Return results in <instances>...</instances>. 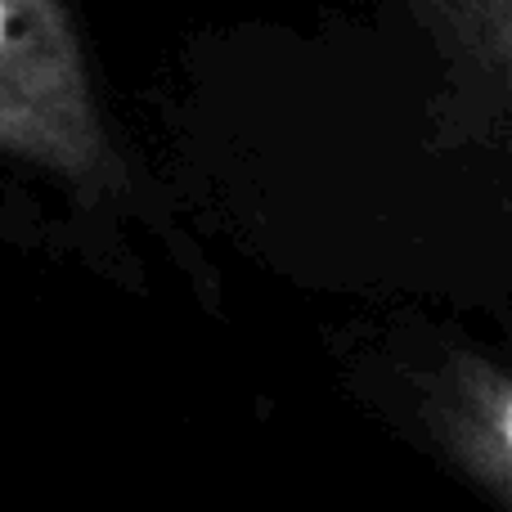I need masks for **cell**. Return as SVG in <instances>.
I'll return each mask as SVG.
<instances>
[{"instance_id": "cell-1", "label": "cell", "mask_w": 512, "mask_h": 512, "mask_svg": "<svg viewBox=\"0 0 512 512\" xmlns=\"http://www.w3.org/2000/svg\"><path fill=\"white\" fill-rule=\"evenodd\" d=\"M0 158L50 171L86 198L131 194V167L63 0H0Z\"/></svg>"}, {"instance_id": "cell-2", "label": "cell", "mask_w": 512, "mask_h": 512, "mask_svg": "<svg viewBox=\"0 0 512 512\" xmlns=\"http://www.w3.org/2000/svg\"><path fill=\"white\" fill-rule=\"evenodd\" d=\"M432 445L504 512H512V364L468 342H441L414 373Z\"/></svg>"}, {"instance_id": "cell-3", "label": "cell", "mask_w": 512, "mask_h": 512, "mask_svg": "<svg viewBox=\"0 0 512 512\" xmlns=\"http://www.w3.org/2000/svg\"><path fill=\"white\" fill-rule=\"evenodd\" d=\"M445 68V117L459 140L512 158V0H405Z\"/></svg>"}]
</instances>
